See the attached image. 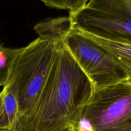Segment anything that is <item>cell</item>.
<instances>
[{"label":"cell","mask_w":131,"mask_h":131,"mask_svg":"<svg viewBox=\"0 0 131 131\" xmlns=\"http://www.w3.org/2000/svg\"><path fill=\"white\" fill-rule=\"evenodd\" d=\"M94 92L92 82L63 42L35 106L10 131L76 129L82 113Z\"/></svg>","instance_id":"obj_1"},{"label":"cell","mask_w":131,"mask_h":131,"mask_svg":"<svg viewBox=\"0 0 131 131\" xmlns=\"http://www.w3.org/2000/svg\"><path fill=\"white\" fill-rule=\"evenodd\" d=\"M61 43H50L37 38L26 47L19 48L3 86L16 97L19 120L29 114L38 102Z\"/></svg>","instance_id":"obj_2"},{"label":"cell","mask_w":131,"mask_h":131,"mask_svg":"<svg viewBox=\"0 0 131 131\" xmlns=\"http://www.w3.org/2000/svg\"><path fill=\"white\" fill-rule=\"evenodd\" d=\"M77 131H131V85L120 83L95 91Z\"/></svg>","instance_id":"obj_3"},{"label":"cell","mask_w":131,"mask_h":131,"mask_svg":"<svg viewBox=\"0 0 131 131\" xmlns=\"http://www.w3.org/2000/svg\"><path fill=\"white\" fill-rule=\"evenodd\" d=\"M63 43L92 82L95 92L126 82L125 74L111 55L80 31L73 29Z\"/></svg>","instance_id":"obj_4"},{"label":"cell","mask_w":131,"mask_h":131,"mask_svg":"<svg viewBox=\"0 0 131 131\" xmlns=\"http://www.w3.org/2000/svg\"><path fill=\"white\" fill-rule=\"evenodd\" d=\"M73 29L104 39L131 43V19L100 5L97 0L88 1L72 16Z\"/></svg>","instance_id":"obj_5"},{"label":"cell","mask_w":131,"mask_h":131,"mask_svg":"<svg viewBox=\"0 0 131 131\" xmlns=\"http://www.w3.org/2000/svg\"><path fill=\"white\" fill-rule=\"evenodd\" d=\"M81 33L104 49L111 55L125 74V83L131 85V43L109 40L88 33Z\"/></svg>","instance_id":"obj_6"},{"label":"cell","mask_w":131,"mask_h":131,"mask_svg":"<svg viewBox=\"0 0 131 131\" xmlns=\"http://www.w3.org/2000/svg\"><path fill=\"white\" fill-rule=\"evenodd\" d=\"M33 29L42 40L59 43L63 42L73 30V27L71 19L68 16L39 22Z\"/></svg>","instance_id":"obj_7"},{"label":"cell","mask_w":131,"mask_h":131,"mask_svg":"<svg viewBox=\"0 0 131 131\" xmlns=\"http://www.w3.org/2000/svg\"><path fill=\"white\" fill-rule=\"evenodd\" d=\"M19 120V108L15 95L7 87L0 92V130H12Z\"/></svg>","instance_id":"obj_8"},{"label":"cell","mask_w":131,"mask_h":131,"mask_svg":"<svg viewBox=\"0 0 131 131\" xmlns=\"http://www.w3.org/2000/svg\"><path fill=\"white\" fill-rule=\"evenodd\" d=\"M88 0H42V2L50 8L67 10L69 16H72L83 8Z\"/></svg>","instance_id":"obj_9"},{"label":"cell","mask_w":131,"mask_h":131,"mask_svg":"<svg viewBox=\"0 0 131 131\" xmlns=\"http://www.w3.org/2000/svg\"><path fill=\"white\" fill-rule=\"evenodd\" d=\"M19 49H11L0 44V83L3 86L7 79L8 74L13 60Z\"/></svg>","instance_id":"obj_10"},{"label":"cell","mask_w":131,"mask_h":131,"mask_svg":"<svg viewBox=\"0 0 131 131\" xmlns=\"http://www.w3.org/2000/svg\"><path fill=\"white\" fill-rule=\"evenodd\" d=\"M97 2L105 8L131 19V0H97Z\"/></svg>","instance_id":"obj_11"},{"label":"cell","mask_w":131,"mask_h":131,"mask_svg":"<svg viewBox=\"0 0 131 131\" xmlns=\"http://www.w3.org/2000/svg\"><path fill=\"white\" fill-rule=\"evenodd\" d=\"M0 131H10V130H0ZM64 131H77V130L75 129H74V128H70V129H66V130Z\"/></svg>","instance_id":"obj_12"},{"label":"cell","mask_w":131,"mask_h":131,"mask_svg":"<svg viewBox=\"0 0 131 131\" xmlns=\"http://www.w3.org/2000/svg\"><path fill=\"white\" fill-rule=\"evenodd\" d=\"M1 86H2V87L3 86V84L1 83H0V87H1Z\"/></svg>","instance_id":"obj_13"}]
</instances>
